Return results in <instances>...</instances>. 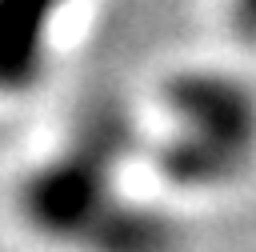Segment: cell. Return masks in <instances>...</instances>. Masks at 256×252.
I'll list each match as a JSON object with an SVG mask.
<instances>
[{
  "label": "cell",
  "mask_w": 256,
  "mask_h": 252,
  "mask_svg": "<svg viewBox=\"0 0 256 252\" xmlns=\"http://www.w3.org/2000/svg\"><path fill=\"white\" fill-rule=\"evenodd\" d=\"M76 252H176V224L152 204L116 196Z\"/></svg>",
  "instance_id": "4"
},
{
  "label": "cell",
  "mask_w": 256,
  "mask_h": 252,
  "mask_svg": "<svg viewBox=\"0 0 256 252\" xmlns=\"http://www.w3.org/2000/svg\"><path fill=\"white\" fill-rule=\"evenodd\" d=\"M228 28L240 40L256 44V0H228Z\"/></svg>",
  "instance_id": "5"
},
{
  "label": "cell",
  "mask_w": 256,
  "mask_h": 252,
  "mask_svg": "<svg viewBox=\"0 0 256 252\" xmlns=\"http://www.w3.org/2000/svg\"><path fill=\"white\" fill-rule=\"evenodd\" d=\"M68 0H0V96H24L48 64L52 24Z\"/></svg>",
  "instance_id": "3"
},
{
  "label": "cell",
  "mask_w": 256,
  "mask_h": 252,
  "mask_svg": "<svg viewBox=\"0 0 256 252\" xmlns=\"http://www.w3.org/2000/svg\"><path fill=\"white\" fill-rule=\"evenodd\" d=\"M132 152V120L116 100L88 104L64 148L48 160H40L20 192L16 208L20 220L48 244L76 248L84 232L108 212V204L120 196L116 172L124 156Z\"/></svg>",
  "instance_id": "2"
},
{
  "label": "cell",
  "mask_w": 256,
  "mask_h": 252,
  "mask_svg": "<svg viewBox=\"0 0 256 252\" xmlns=\"http://www.w3.org/2000/svg\"><path fill=\"white\" fill-rule=\"evenodd\" d=\"M168 136L156 168L172 188L212 192L256 160V92L224 68H184L160 88Z\"/></svg>",
  "instance_id": "1"
}]
</instances>
